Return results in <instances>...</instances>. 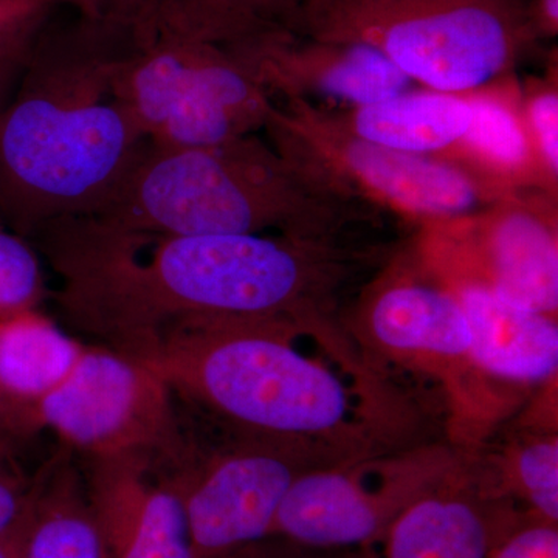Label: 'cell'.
I'll list each match as a JSON object with an SVG mask.
<instances>
[{"mask_svg":"<svg viewBox=\"0 0 558 558\" xmlns=\"http://www.w3.org/2000/svg\"><path fill=\"white\" fill-rule=\"evenodd\" d=\"M365 260L340 238L110 227L95 238L81 281L95 332L126 354L149 351L172 330L220 323L278 326L347 352L332 315Z\"/></svg>","mask_w":558,"mask_h":558,"instance_id":"6da1fadb","label":"cell"},{"mask_svg":"<svg viewBox=\"0 0 558 558\" xmlns=\"http://www.w3.org/2000/svg\"><path fill=\"white\" fill-rule=\"evenodd\" d=\"M25 62L0 106V222L22 238L94 216L148 145L112 86L113 47L98 22Z\"/></svg>","mask_w":558,"mask_h":558,"instance_id":"7a4b0ae2","label":"cell"},{"mask_svg":"<svg viewBox=\"0 0 558 558\" xmlns=\"http://www.w3.org/2000/svg\"><path fill=\"white\" fill-rule=\"evenodd\" d=\"M112 86L150 145L196 148L263 130L260 69L274 33L244 0H117L105 13Z\"/></svg>","mask_w":558,"mask_h":558,"instance_id":"3957f363","label":"cell"},{"mask_svg":"<svg viewBox=\"0 0 558 558\" xmlns=\"http://www.w3.org/2000/svg\"><path fill=\"white\" fill-rule=\"evenodd\" d=\"M377 213L311 178L252 134L196 148L148 142L94 218L163 236L340 238Z\"/></svg>","mask_w":558,"mask_h":558,"instance_id":"277c9868","label":"cell"},{"mask_svg":"<svg viewBox=\"0 0 558 558\" xmlns=\"http://www.w3.org/2000/svg\"><path fill=\"white\" fill-rule=\"evenodd\" d=\"M299 337L245 323L189 326L137 362L236 432L340 462L380 454L354 391L325 362L303 354Z\"/></svg>","mask_w":558,"mask_h":558,"instance_id":"5b68a950","label":"cell"},{"mask_svg":"<svg viewBox=\"0 0 558 558\" xmlns=\"http://www.w3.org/2000/svg\"><path fill=\"white\" fill-rule=\"evenodd\" d=\"M278 24L368 46L414 84L450 94L509 78L538 44L523 0H290Z\"/></svg>","mask_w":558,"mask_h":558,"instance_id":"8992f818","label":"cell"},{"mask_svg":"<svg viewBox=\"0 0 558 558\" xmlns=\"http://www.w3.org/2000/svg\"><path fill=\"white\" fill-rule=\"evenodd\" d=\"M263 130L267 142L311 178L422 227L468 218L512 196L457 161L355 137L325 109L300 98H277Z\"/></svg>","mask_w":558,"mask_h":558,"instance_id":"52a82bcc","label":"cell"},{"mask_svg":"<svg viewBox=\"0 0 558 558\" xmlns=\"http://www.w3.org/2000/svg\"><path fill=\"white\" fill-rule=\"evenodd\" d=\"M461 464L453 451L433 447L312 468L293 481L271 535L315 548H377L399 513Z\"/></svg>","mask_w":558,"mask_h":558,"instance_id":"ba28073f","label":"cell"},{"mask_svg":"<svg viewBox=\"0 0 558 558\" xmlns=\"http://www.w3.org/2000/svg\"><path fill=\"white\" fill-rule=\"evenodd\" d=\"M557 196L529 190L468 218L424 227L422 258L478 279L501 299L557 317Z\"/></svg>","mask_w":558,"mask_h":558,"instance_id":"9c48e42d","label":"cell"},{"mask_svg":"<svg viewBox=\"0 0 558 558\" xmlns=\"http://www.w3.org/2000/svg\"><path fill=\"white\" fill-rule=\"evenodd\" d=\"M172 395L170 385L137 360L108 348H84L33 413L39 428L53 429L92 459L149 453L174 438Z\"/></svg>","mask_w":558,"mask_h":558,"instance_id":"30bf717a","label":"cell"},{"mask_svg":"<svg viewBox=\"0 0 558 558\" xmlns=\"http://www.w3.org/2000/svg\"><path fill=\"white\" fill-rule=\"evenodd\" d=\"M337 462L296 444L242 433L240 442L170 480L185 506L196 558L269 537L293 481Z\"/></svg>","mask_w":558,"mask_h":558,"instance_id":"8fae6325","label":"cell"},{"mask_svg":"<svg viewBox=\"0 0 558 558\" xmlns=\"http://www.w3.org/2000/svg\"><path fill=\"white\" fill-rule=\"evenodd\" d=\"M355 337L384 357L422 371L458 392L478 376L472 363L468 315L453 289L418 253L389 264L360 296Z\"/></svg>","mask_w":558,"mask_h":558,"instance_id":"7c38bea8","label":"cell"},{"mask_svg":"<svg viewBox=\"0 0 558 558\" xmlns=\"http://www.w3.org/2000/svg\"><path fill=\"white\" fill-rule=\"evenodd\" d=\"M526 513L462 462L399 513L377 550L379 558H492Z\"/></svg>","mask_w":558,"mask_h":558,"instance_id":"4fadbf2b","label":"cell"},{"mask_svg":"<svg viewBox=\"0 0 558 558\" xmlns=\"http://www.w3.org/2000/svg\"><path fill=\"white\" fill-rule=\"evenodd\" d=\"M146 457L95 458L84 490L102 558H196L182 497L170 480L149 481Z\"/></svg>","mask_w":558,"mask_h":558,"instance_id":"5bb4252c","label":"cell"},{"mask_svg":"<svg viewBox=\"0 0 558 558\" xmlns=\"http://www.w3.org/2000/svg\"><path fill=\"white\" fill-rule=\"evenodd\" d=\"M260 69L275 98H300L328 109L373 105L416 86L368 46L299 38L288 31L266 40Z\"/></svg>","mask_w":558,"mask_h":558,"instance_id":"9a60e30c","label":"cell"},{"mask_svg":"<svg viewBox=\"0 0 558 558\" xmlns=\"http://www.w3.org/2000/svg\"><path fill=\"white\" fill-rule=\"evenodd\" d=\"M427 264L464 307L472 337L470 355L480 374L524 385L557 379V317L524 310L478 279Z\"/></svg>","mask_w":558,"mask_h":558,"instance_id":"2e32d148","label":"cell"},{"mask_svg":"<svg viewBox=\"0 0 558 558\" xmlns=\"http://www.w3.org/2000/svg\"><path fill=\"white\" fill-rule=\"evenodd\" d=\"M323 109L355 137L400 153L444 159L458 148L472 120L468 94L425 87L359 108Z\"/></svg>","mask_w":558,"mask_h":558,"instance_id":"e0dca14e","label":"cell"},{"mask_svg":"<svg viewBox=\"0 0 558 558\" xmlns=\"http://www.w3.org/2000/svg\"><path fill=\"white\" fill-rule=\"evenodd\" d=\"M508 80V78H506ZM505 80L468 94L472 120L464 138L447 159L509 194L549 189L535 159L520 110V94L506 90Z\"/></svg>","mask_w":558,"mask_h":558,"instance_id":"ac0fdd59","label":"cell"},{"mask_svg":"<svg viewBox=\"0 0 558 558\" xmlns=\"http://www.w3.org/2000/svg\"><path fill=\"white\" fill-rule=\"evenodd\" d=\"M83 351L36 310L0 317V392L35 407L65 379Z\"/></svg>","mask_w":558,"mask_h":558,"instance_id":"d6986e66","label":"cell"},{"mask_svg":"<svg viewBox=\"0 0 558 558\" xmlns=\"http://www.w3.org/2000/svg\"><path fill=\"white\" fill-rule=\"evenodd\" d=\"M24 558H102L86 490L60 461L40 470Z\"/></svg>","mask_w":558,"mask_h":558,"instance_id":"ffe728a7","label":"cell"},{"mask_svg":"<svg viewBox=\"0 0 558 558\" xmlns=\"http://www.w3.org/2000/svg\"><path fill=\"white\" fill-rule=\"evenodd\" d=\"M531 515L558 523V436L539 433L512 444L488 475Z\"/></svg>","mask_w":558,"mask_h":558,"instance_id":"44dd1931","label":"cell"},{"mask_svg":"<svg viewBox=\"0 0 558 558\" xmlns=\"http://www.w3.org/2000/svg\"><path fill=\"white\" fill-rule=\"evenodd\" d=\"M44 295V275L35 250L0 222V317L36 310Z\"/></svg>","mask_w":558,"mask_h":558,"instance_id":"7402d4cb","label":"cell"},{"mask_svg":"<svg viewBox=\"0 0 558 558\" xmlns=\"http://www.w3.org/2000/svg\"><path fill=\"white\" fill-rule=\"evenodd\" d=\"M520 110L539 170L549 189L558 182V87L557 72L520 94Z\"/></svg>","mask_w":558,"mask_h":558,"instance_id":"603a6c76","label":"cell"},{"mask_svg":"<svg viewBox=\"0 0 558 558\" xmlns=\"http://www.w3.org/2000/svg\"><path fill=\"white\" fill-rule=\"evenodd\" d=\"M47 7L43 0H0V72L25 65Z\"/></svg>","mask_w":558,"mask_h":558,"instance_id":"cb8c5ba5","label":"cell"},{"mask_svg":"<svg viewBox=\"0 0 558 558\" xmlns=\"http://www.w3.org/2000/svg\"><path fill=\"white\" fill-rule=\"evenodd\" d=\"M211 558H379L376 546L328 549L303 545L293 539L269 535L226 550Z\"/></svg>","mask_w":558,"mask_h":558,"instance_id":"d4e9b609","label":"cell"},{"mask_svg":"<svg viewBox=\"0 0 558 558\" xmlns=\"http://www.w3.org/2000/svg\"><path fill=\"white\" fill-rule=\"evenodd\" d=\"M492 558H558V523L526 513Z\"/></svg>","mask_w":558,"mask_h":558,"instance_id":"484cf974","label":"cell"},{"mask_svg":"<svg viewBox=\"0 0 558 558\" xmlns=\"http://www.w3.org/2000/svg\"><path fill=\"white\" fill-rule=\"evenodd\" d=\"M16 444L0 442V534L14 523L31 499L35 478H25L14 462Z\"/></svg>","mask_w":558,"mask_h":558,"instance_id":"4316f807","label":"cell"},{"mask_svg":"<svg viewBox=\"0 0 558 558\" xmlns=\"http://www.w3.org/2000/svg\"><path fill=\"white\" fill-rule=\"evenodd\" d=\"M33 407L14 402L0 392V442H14L38 429Z\"/></svg>","mask_w":558,"mask_h":558,"instance_id":"83f0119b","label":"cell"},{"mask_svg":"<svg viewBox=\"0 0 558 558\" xmlns=\"http://www.w3.org/2000/svg\"><path fill=\"white\" fill-rule=\"evenodd\" d=\"M39 473L35 476V484L31 499L22 510L21 515L14 520L5 532L0 534V558H24L28 534H31L33 513H35L36 495H38Z\"/></svg>","mask_w":558,"mask_h":558,"instance_id":"f1b7e54d","label":"cell"},{"mask_svg":"<svg viewBox=\"0 0 558 558\" xmlns=\"http://www.w3.org/2000/svg\"><path fill=\"white\" fill-rule=\"evenodd\" d=\"M532 31L538 40L558 35V0H531L526 3Z\"/></svg>","mask_w":558,"mask_h":558,"instance_id":"f546056e","label":"cell"},{"mask_svg":"<svg viewBox=\"0 0 558 558\" xmlns=\"http://www.w3.org/2000/svg\"><path fill=\"white\" fill-rule=\"evenodd\" d=\"M43 2L50 3L51 2H69L73 3V5L78 7L81 11H83L84 16L94 17L97 16L98 13L102 10V7L106 5L108 0H43Z\"/></svg>","mask_w":558,"mask_h":558,"instance_id":"4dcf8cb0","label":"cell"},{"mask_svg":"<svg viewBox=\"0 0 558 558\" xmlns=\"http://www.w3.org/2000/svg\"><path fill=\"white\" fill-rule=\"evenodd\" d=\"M253 2L258 5V9L263 11L267 17H270L271 21L278 24L279 14L289 5L290 0H253Z\"/></svg>","mask_w":558,"mask_h":558,"instance_id":"1f68e13d","label":"cell"},{"mask_svg":"<svg viewBox=\"0 0 558 558\" xmlns=\"http://www.w3.org/2000/svg\"><path fill=\"white\" fill-rule=\"evenodd\" d=\"M13 72H0V106L5 101V92L9 89L11 80H13Z\"/></svg>","mask_w":558,"mask_h":558,"instance_id":"d6a6232c","label":"cell"}]
</instances>
